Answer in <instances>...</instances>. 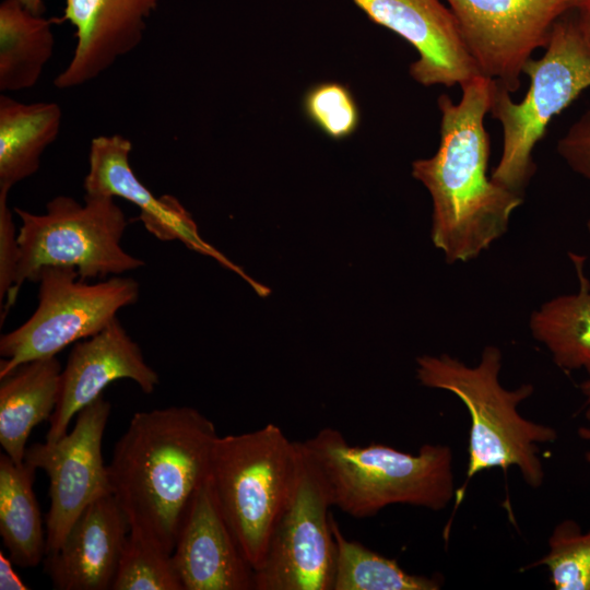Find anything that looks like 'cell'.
Instances as JSON below:
<instances>
[{
    "mask_svg": "<svg viewBox=\"0 0 590 590\" xmlns=\"http://www.w3.org/2000/svg\"><path fill=\"white\" fill-rule=\"evenodd\" d=\"M578 22L580 28L590 45V10L585 12H578Z\"/></svg>",
    "mask_w": 590,
    "mask_h": 590,
    "instance_id": "obj_30",
    "label": "cell"
},
{
    "mask_svg": "<svg viewBox=\"0 0 590 590\" xmlns=\"http://www.w3.org/2000/svg\"><path fill=\"white\" fill-rule=\"evenodd\" d=\"M22 5L36 15H43L45 5L43 0H19Z\"/></svg>",
    "mask_w": 590,
    "mask_h": 590,
    "instance_id": "obj_31",
    "label": "cell"
},
{
    "mask_svg": "<svg viewBox=\"0 0 590 590\" xmlns=\"http://www.w3.org/2000/svg\"><path fill=\"white\" fill-rule=\"evenodd\" d=\"M172 558L184 590H255V569L217 505L209 476L185 511Z\"/></svg>",
    "mask_w": 590,
    "mask_h": 590,
    "instance_id": "obj_15",
    "label": "cell"
},
{
    "mask_svg": "<svg viewBox=\"0 0 590 590\" xmlns=\"http://www.w3.org/2000/svg\"><path fill=\"white\" fill-rule=\"evenodd\" d=\"M376 24L394 32L417 51L411 76L422 85H462L482 75L456 16L441 0H352Z\"/></svg>",
    "mask_w": 590,
    "mask_h": 590,
    "instance_id": "obj_13",
    "label": "cell"
},
{
    "mask_svg": "<svg viewBox=\"0 0 590 590\" xmlns=\"http://www.w3.org/2000/svg\"><path fill=\"white\" fill-rule=\"evenodd\" d=\"M111 590H184L172 554L137 531L125 541Z\"/></svg>",
    "mask_w": 590,
    "mask_h": 590,
    "instance_id": "obj_24",
    "label": "cell"
},
{
    "mask_svg": "<svg viewBox=\"0 0 590 590\" xmlns=\"http://www.w3.org/2000/svg\"><path fill=\"white\" fill-rule=\"evenodd\" d=\"M331 507L322 477L302 448L293 492L273 528L263 562L255 570V590H332Z\"/></svg>",
    "mask_w": 590,
    "mask_h": 590,
    "instance_id": "obj_9",
    "label": "cell"
},
{
    "mask_svg": "<svg viewBox=\"0 0 590 590\" xmlns=\"http://www.w3.org/2000/svg\"><path fill=\"white\" fill-rule=\"evenodd\" d=\"M579 281V290L544 303L530 317L534 339L551 353L555 364L565 369H585L588 378L580 389L590 402V282L585 273L586 258L568 253Z\"/></svg>",
    "mask_w": 590,
    "mask_h": 590,
    "instance_id": "obj_19",
    "label": "cell"
},
{
    "mask_svg": "<svg viewBox=\"0 0 590 590\" xmlns=\"http://www.w3.org/2000/svg\"><path fill=\"white\" fill-rule=\"evenodd\" d=\"M33 315L0 338V378L23 363L54 357L72 343L101 332L117 312L139 299V283L114 275L86 283L70 267H44Z\"/></svg>",
    "mask_w": 590,
    "mask_h": 590,
    "instance_id": "obj_8",
    "label": "cell"
},
{
    "mask_svg": "<svg viewBox=\"0 0 590 590\" xmlns=\"http://www.w3.org/2000/svg\"><path fill=\"white\" fill-rule=\"evenodd\" d=\"M36 469L0 455V535L14 565L34 568L46 556L39 506L33 484Z\"/></svg>",
    "mask_w": 590,
    "mask_h": 590,
    "instance_id": "obj_21",
    "label": "cell"
},
{
    "mask_svg": "<svg viewBox=\"0 0 590 590\" xmlns=\"http://www.w3.org/2000/svg\"><path fill=\"white\" fill-rule=\"evenodd\" d=\"M160 0H66L61 21L75 28L76 44L56 87L83 85L99 76L143 39Z\"/></svg>",
    "mask_w": 590,
    "mask_h": 590,
    "instance_id": "obj_16",
    "label": "cell"
},
{
    "mask_svg": "<svg viewBox=\"0 0 590 590\" xmlns=\"http://www.w3.org/2000/svg\"><path fill=\"white\" fill-rule=\"evenodd\" d=\"M569 10L585 12L590 10V0H565Z\"/></svg>",
    "mask_w": 590,
    "mask_h": 590,
    "instance_id": "obj_33",
    "label": "cell"
},
{
    "mask_svg": "<svg viewBox=\"0 0 590 590\" xmlns=\"http://www.w3.org/2000/svg\"><path fill=\"white\" fill-rule=\"evenodd\" d=\"M129 531L127 516L111 494L91 503L60 547L44 558L54 589H111Z\"/></svg>",
    "mask_w": 590,
    "mask_h": 590,
    "instance_id": "obj_17",
    "label": "cell"
},
{
    "mask_svg": "<svg viewBox=\"0 0 590 590\" xmlns=\"http://www.w3.org/2000/svg\"><path fill=\"white\" fill-rule=\"evenodd\" d=\"M61 371V364L54 356L23 363L0 378V444L14 462H24L33 428L49 421Z\"/></svg>",
    "mask_w": 590,
    "mask_h": 590,
    "instance_id": "obj_18",
    "label": "cell"
},
{
    "mask_svg": "<svg viewBox=\"0 0 590 590\" xmlns=\"http://www.w3.org/2000/svg\"><path fill=\"white\" fill-rule=\"evenodd\" d=\"M55 20L25 9L19 0L0 4V91L33 87L52 56Z\"/></svg>",
    "mask_w": 590,
    "mask_h": 590,
    "instance_id": "obj_22",
    "label": "cell"
},
{
    "mask_svg": "<svg viewBox=\"0 0 590 590\" xmlns=\"http://www.w3.org/2000/svg\"><path fill=\"white\" fill-rule=\"evenodd\" d=\"M131 141L121 134L95 137L90 145L88 172L83 180L87 194L122 198L140 209L139 220L156 238L179 240L188 249L216 260L243 278L260 296L270 291L206 243L191 214L173 196L156 198L137 177L130 165Z\"/></svg>",
    "mask_w": 590,
    "mask_h": 590,
    "instance_id": "obj_12",
    "label": "cell"
},
{
    "mask_svg": "<svg viewBox=\"0 0 590 590\" xmlns=\"http://www.w3.org/2000/svg\"><path fill=\"white\" fill-rule=\"evenodd\" d=\"M61 108L54 102L21 103L0 96V190L34 175L44 151L58 138Z\"/></svg>",
    "mask_w": 590,
    "mask_h": 590,
    "instance_id": "obj_20",
    "label": "cell"
},
{
    "mask_svg": "<svg viewBox=\"0 0 590 590\" xmlns=\"http://www.w3.org/2000/svg\"><path fill=\"white\" fill-rule=\"evenodd\" d=\"M480 73L517 92L523 67L570 11L565 0H446Z\"/></svg>",
    "mask_w": 590,
    "mask_h": 590,
    "instance_id": "obj_11",
    "label": "cell"
},
{
    "mask_svg": "<svg viewBox=\"0 0 590 590\" xmlns=\"http://www.w3.org/2000/svg\"><path fill=\"white\" fill-rule=\"evenodd\" d=\"M585 416L587 418V421L589 422V425H590V402L587 403V409H586V412H585ZM578 435L581 439L583 440H587L590 442V426L588 427H580L578 429ZM586 459L588 460V462L590 463V451H588L586 453Z\"/></svg>",
    "mask_w": 590,
    "mask_h": 590,
    "instance_id": "obj_32",
    "label": "cell"
},
{
    "mask_svg": "<svg viewBox=\"0 0 590 590\" xmlns=\"http://www.w3.org/2000/svg\"><path fill=\"white\" fill-rule=\"evenodd\" d=\"M557 153L575 173L590 182V109L558 140Z\"/></svg>",
    "mask_w": 590,
    "mask_h": 590,
    "instance_id": "obj_28",
    "label": "cell"
},
{
    "mask_svg": "<svg viewBox=\"0 0 590 590\" xmlns=\"http://www.w3.org/2000/svg\"><path fill=\"white\" fill-rule=\"evenodd\" d=\"M565 14L554 23L543 56L524 64L529 87L520 102L494 81L489 114L500 123L503 149L491 178L519 193L535 173L533 151L552 119L590 87V45L578 17Z\"/></svg>",
    "mask_w": 590,
    "mask_h": 590,
    "instance_id": "obj_6",
    "label": "cell"
},
{
    "mask_svg": "<svg viewBox=\"0 0 590 590\" xmlns=\"http://www.w3.org/2000/svg\"><path fill=\"white\" fill-rule=\"evenodd\" d=\"M335 541V567L332 590H437L434 577L412 575L396 559L385 557L357 541L345 538L333 515L330 516Z\"/></svg>",
    "mask_w": 590,
    "mask_h": 590,
    "instance_id": "obj_23",
    "label": "cell"
},
{
    "mask_svg": "<svg viewBox=\"0 0 590 590\" xmlns=\"http://www.w3.org/2000/svg\"><path fill=\"white\" fill-rule=\"evenodd\" d=\"M500 368L502 353L493 345L483 350L474 366L448 354L416 358V377L421 385L455 394L470 414L467 479L457 489L456 506L461 503L470 480L487 469L507 471L516 465L523 481L533 488H539L544 481L538 445L555 441L557 433L519 414L518 406L532 396L533 386L504 388L499 380Z\"/></svg>",
    "mask_w": 590,
    "mask_h": 590,
    "instance_id": "obj_4",
    "label": "cell"
},
{
    "mask_svg": "<svg viewBox=\"0 0 590 590\" xmlns=\"http://www.w3.org/2000/svg\"><path fill=\"white\" fill-rule=\"evenodd\" d=\"M545 566L556 590H590V531L570 519L556 524L547 553L531 567Z\"/></svg>",
    "mask_w": 590,
    "mask_h": 590,
    "instance_id": "obj_25",
    "label": "cell"
},
{
    "mask_svg": "<svg viewBox=\"0 0 590 590\" xmlns=\"http://www.w3.org/2000/svg\"><path fill=\"white\" fill-rule=\"evenodd\" d=\"M118 379L134 381L148 394L160 384L158 374L145 362L139 344L115 318L101 332L72 347L60 375L46 441H55L67 434L74 415L103 396L104 389Z\"/></svg>",
    "mask_w": 590,
    "mask_h": 590,
    "instance_id": "obj_14",
    "label": "cell"
},
{
    "mask_svg": "<svg viewBox=\"0 0 590 590\" xmlns=\"http://www.w3.org/2000/svg\"><path fill=\"white\" fill-rule=\"evenodd\" d=\"M300 461V442L290 440L273 423L217 436L214 442L209 473L214 496L255 570L291 497Z\"/></svg>",
    "mask_w": 590,
    "mask_h": 590,
    "instance_id": "obj_5",
    "label": "cell"
},
{
    "mask_svg": "<svg viewBox=\"0 0 590 590\" xmlns=\"http://www.w3.org/2000/svg\"><path fill=\"white\" fill-rule=\"evenodd\" d=\"M13 211L21 221L20 262L8 312L22 284L34 282L44 267H70L82 280H104L145 264L121 247L128 221L113 197L85 193L84 203H80L69 196H57L46 204L45 213L21 208Z\"/></svg>",
    "mask_w": 590,
    "mask_h": 590,
    "instance_id": "obj_7",
    "label": "cell"
},
{
    "mask_svg": "<svg viewBox=\"0 0 590 590\" xmlns=\"http://www.w3.org/2000/svg\"><path fill=\"white\" fill-rule=\"evenodd\" d=\"M9 192L0 190V304L1 324L8 314V305L16 283L20 262V245L12 210L8 203Z\"/></svg>",
    "mask_w": 590,
    "mask_h": 590,
    "instance_id": "obj_27",
    "label": "cell"
},
{
    "mask_svg": "<svg viewBox=\"0 0 590 590\" xmlns=\"http://www.w3.org/2000/svg\"><path fill=\"white\" fill-rule=\"evenodd\" d=\"M587 228H588V231H589V233H590V220H589L588 223H587Z\"/></svg>",
    "mask_w": 590,
    "mask_h": 590,
    "instance_id": "obj_34",
    "label": "cell"
},
{
    "mask_svg": "<svg viewBox=\"0 0 590 590\" xmlns=\"http://www.w3.org/2000/svg\"><path fill=\"white\" fill-rule=\"evenodd\" d=\"M214 423L190 406L133 414L107 464L110 494L137 531L172 554L180 522L208 479Z\"/></svg>",
    "mask_w": 590,
    "mask_h": 590,
    "instance_id": "obj_2",
    "label": "cell"
},
{
    "mask_svg": "<svg viewBox=\"0 0 590 590\" xmlns=\"http://www.w3.org/2000/svg\"><path fill=\"white\" fill-rule=\"evenodd\" d=\"M0 589L1 590H27L28 587L21 580L13 568L11 558L0 552Z\"/></svg>",
    "mask_w": 590,
    "mask_h": 590,
    "instance_id": "obj_29",
    "label": "cell"
},
{
    "mask_svg": "<svg viewBox=\"0 0 590 590\" xmlns=\"http://www.w3.org/2000/svg\"><path fill=\"white\" fill-rule=\"evenodd\" d=\"M111 405L103 396L81 410L74 427L55 441L27 447L24 461L49 480L50 507L46 516V555L56 552L82 511L110 494L102 453Z\"/></svg>",
    "mask_w": 590,
    "mask_h": 590,
    "instance_id": "obj_10",
    "label": "cell"
},
{
    "mask_svg": "<svg viewBox=\"0 0 590 590\" xmlns=\"http://www.w3.org/2000/svg\"><path fill=\"white\" fill-rule=\"evenodd\" d=\"M308 118L327 135L340 140L351 135L359 122V111L351 91L338 82L312 86L305 95Z\"/></svg>",
    "mask_w": 590,
    "mask_h": 590,
    "instance_id": "obj_26",
    "label": "cell"
},
{
    "mask_svg": "<svg viewBox=\"0 0 590 590\" xmlns=\"http://www.w3.org/2000/svg\"><path fill=\"white\" fill-rule=\"evenodd\" d=\"M494 81L479 75L461 85L453 102L438 97L441 114L436 153L412 164L433 202L432 241L449 263L473 260L508 229L522 193L505 188L487 175L489 114Z\"/></svg>",
    "mask_w": 590,
    "mask_h": 590,
    "instance_id": "obj_1",
    "label": "cell"
},
{
    "mask_svg": "<svg viewBox=\"0 0 590 590\" xmlns=\"http://www.w3.org/2000/svg\"><path fill=\"white\" fill-rule=\"evenodd\" d=\"M332 506L353 518H368L390 505L441 510L456 498L450 447L425 444L417 453L384 444L355 446L324 427L300 441Z\"/></svg>",
    "mask_w": 590,
    "mask_h": 590,
    "instance_id": "obj_3",
    "label": "cell"
}]
</instances>
